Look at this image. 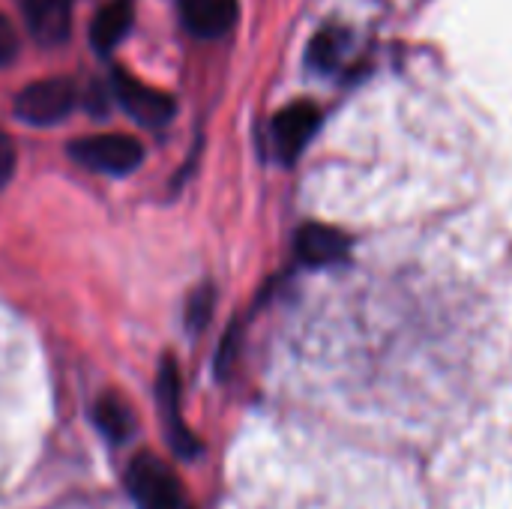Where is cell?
Returning <instances> with one entry per match:
<instances>
[{"label": "cell", "instance_id": "obj_1", "mask_svg": "<svg viewBox=\"0 0 512 509\" xmlns=\"http://www.w3.org/2000/svg\"><path fill=\"white\" fill-rule=\"evenodd\" d=\"M126 489L138 509H192L177 474L156 456H135L126 471Z\"/></svg>", "mask_w": 512, "mask_h": 509}, {"label": "cell", "instance_id": "obj_2", "mask_svg": "<svg viewBox=\"0 0 512 509\" xmlns=\"http://www.w3.org/2000/svg\"><path fill=\"white\" fill-rule=\"evenodd\" d=\"M69 156L96 174H129L141 165L144 147L132 135L120 132H102V135H84L69 144Z\"/></svg>", "mask_w": 512, "mask_h": 509}, {"label": "cell", "instance_id": "obj_3", "mask_svg": "<svg viewBox=\"0 0 512 509\" xmlns=\"http://www.w3.org/2000/svg\"><path fill=\"white\" fill-rule=\"evenodd\" d=\"M75 108V87L66 78H45L27 84L15 96V117L30 126H54Z\"/></svg>", "mask_w": 512, "mask_h": 509}, {"label": "cell", "instance_id": "obj_4", "mask_svg": "<svg viewBox=\"0 0 512 509\" xmlns=\"http://www.w3.org/2000/svg\"><path fill=\"white\" fill-rule=\"evenodd\" d=\"M114 96L132 120H138L141 126H153V129L171 123V117L177 111V105L168 93H162L150 84H141L126 72H114Z\"/></svg>", "mask_w": 512, "mask_h": 509}, {"label": "cell", "instance_id": "obj_5", "mask_svg": "<svg viewBox=\"0 0 512 509\" xmlns=\"http://www.w3.org/2000/svg\"><path fill=\"white\" fill-rule=\"evenodd\" d=\"M318 123H321V111L312 102H294L282 108L273 120V147L279 159L294 162L318 132Z\"/></svg>", "mask_w": 512, "mask_h": 509}, {"label": "cell", "instance_id": "obj_6", "mask_svg": "<svg viewBox=\"0 0 512 509\" xmlns=\"http://www.w3.org/2000/svg\"><path fill=\"white\" fill-rule=\"evenodd\" d=\"M24 24L39 45H60L72 30V0H21Z\"/></svg>", "mask_w": 512, "mask_h": 509}, {"label": "cell", "instance_id": "obj_7", "mask_svg": "<svg viewBox=\"0 0 512 509\" xmlns=\"http://www.w3.org/2000/svg\"><path fill=\"white\" fill-rule=\"evenodd\" d=\"M177 6L183 27L201 39L225 36L240 12V0H177Z\"/></svg>", "mask_w": 512, "mask_h": 509}, {"label": "cell", "instance_id": "obj_8", "mask_svg": "<svg viewBox=\"0 0 512 509\" xmlns=\"http://www.w3.org/2000/svg\"><path fill=\"white\" fill-rule=\"evenodd\" d=\"M135 21V9L129 0H111L108 6H102L90 24V42L96 51H111L114 45H120L129 33Z\"/></svg>", "mask_w": 512, "mask_h": 509}, {"label": "cell", "instance_id": "obj_9", "mask_svg": "<svg viewBox=\"0 0 512 509\" xmlns=\"http://www.w3.org/2000/svg\"><path fill=\"white\" fill-rule=\"evenodd\" d=\"M348 252V240L324 225H306L297 234V255L306 264H333L342 261Z\"/></svg>", "mask_w": 512, "mask_h": 509}, {"label": "cell", "instance_id": "obj_10", "mask_svg": "<svg viewBox=\"0 0 512 509\" xmlns=\"http://www.w3.org/2000/svg\"><path fill=\"white\" fill-rule=\"evenodd\" d=\"M180 384H177V369H174V363L171 360H165L162 363V372H159V405H162V411H165V420H168V435H171V441H174V447L183 453V456H189L192 450H195V441H192V435L183 429V423H180V414H177V396H180V390H177Z\"/></svg>", "mask_w": 512, "mask_h": 509}, {"label": "cell", "instance_id": "obj_11", "mask_svg": "<svg viewBox=\"0 0 512 509\" xmlns=\"http://www.w3.org/2000/svg\"><path fill=\"white\" fill-rule=\"evenodd\" d=\"M96 426L111 438V441H126L135 429V420H132V411L123 399L117 396H105L99 399L96 405Z\"/></svg>", "mask_w": 512, "mask_h": 509}, {"label": "cell", "instance_id": "obj_12", "mask_svg": "<svg viewBox=\"0 0 512 509\" xmlns=\"http://www.w3.org/2000/svg\"><path fill=\"white\" fill-rule=\"evenodd\" d=\"M345 51H348V33L345 30H336V27H327V30H321L312 39V45H309V63L315 69H321V72H330V69H336L342 63Z\"/></svg>", "mask_w": 512, "mask_h": 509}, {"label": "cell", "instance_id": "obj_13", "mask_svg": "<svg viewBox=\"0 0 512 509\" xmlns=\"http://www.w3.org/2000/svg\"><path fill=\"white\" fill-rule=\"evenodd\" d=\"M210 309H213V291L210 288H201L198 294H192L189 300V327H204V321L210 318Z\"/></svg>", "mask_w": 512, "mask_h": 509}, {"label": "cell", "instance_id": "obj_14", "mask_svg": "<svg viewBox=\"0 0 512 509\" xmlns=\"http://www.w3.org/2000/svg\"><path fill=\"white\" fill-rule=\"evenodd\" d=\"M18 57V33L15 27L0 15V66H9Z\"/></svg>", "mask_w": 512, "mask_h": 509}, {"label": "cell", "instance_id": "obj_15", "mask_svg": "<svg viewBox=\"0 0 512 509\" xmlns=\"http://www.w3.org/2000/svg\"><path fill=\"white\" fill-rule=\"evenodd\" d=\"M12 171H15V147H12L9 135L0 132V189L9 183Z\"/></svg>", "mask_w": 512, "mask_h": 509}]
</instances>
